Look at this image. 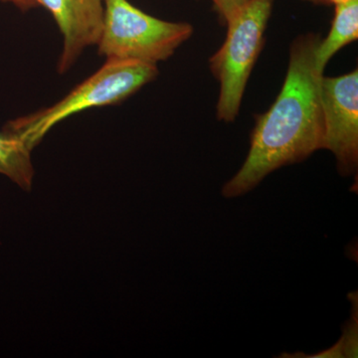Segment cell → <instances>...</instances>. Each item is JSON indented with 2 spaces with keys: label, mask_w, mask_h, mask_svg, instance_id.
Returning a JSON list of instances; mask_svg holds the SVG:
<instances>
[{
  "label": "cell",
  "mask_w": 358,
  "mask_h": 358,
  "mask_svg": "<svg viewBox=\"0 0 358 358\" xmlns=\"http://www.w3.org/2000/svg\"><path fill=\"white\" fill-rule=\"evenodd\" d=\"M352 298L350 301L352 303V319L345 324V331L341 336L343 343V357H357L358 345V303L357 293H352Z\"/></svg>",
  "instance_id": "obj_9"
},
{
  "label": "cell",
  "mask_w": 358,
  "mask_h": 358,
  "mask_svg": "<svg viewBox=\"0 0 358 358\" xmlns=\"http://www.w3.org/2000/svg\"><path fill=\"white\" fill-rule=\"evenodd\" d=\"M358 38V0H350L336 6L331 28L324 39H320L315 50L317 69L324 73L331 58L346 45Z\"/></svg>",
  "instance_id": "obj_7"
},
{
  "label": "cell",
  "mask_w": 358,
  "mask_h": 358,
  "mask_svg": "<svg viewBox=\"0 0 358 358\" xmlns=\"http://www.w3.org/2000/svg\"><path fill=\"white\" fill-rule=\"evenodd\" d=\"M29 150L22 141L6 131H0V174L7 176L25 190L34 178Z\"/></svg>",
  "instance_id": "obj_8"
},
{
  "label": "cell",
  "mask_w": 358,
  "mask_h": 358,
  "mask_svg": "<svg viewBox=\"0 0 358 358\" xmlns=\"http://www.w3.org/2000/svg\"><path fill=\"white\" fill-rule=\"evenodd\" d=\"M0 1L13 4L14 6L22 11L30 10V9L39 6L38 0H0Z\"/></svg>",
  "instance_id": "obj_11"
},
{
  "label": "cell",
  "mask_w": 358,
  "mask_h": 358,
  "mask_svg": "<svg viewBox=\"0 0 358 358\" xmlns=\"http://www.w3.org/2000/svg\"><path fill=\"white\" fill-rule=\"evenodd\" d=\"M319 35L298 37L289 49L281 92L267 112L257 115L243 166L224 185L222 195L236 199L253 190L280 167L303 162L324 150L320 72L315 63Z\"/></svg>",
  "instance_id": "obj_1"
},
{
  "label": "cell",
  "mask_w": 358,
  "mask_h": 358,
  "mask_svg": "<svg viewBox=\"0 0 358 358\" xmlns=\"http://www.w3.org/2000/svg\"><path fill=\"white\" fill-rule=\"evenodd\" d=\"M324 117V150L333 152L338 173L352 176L358 166V71L322 76L320 86Z\"/></svg>",
  "instance_id": "obj_5"
},
{
  "label": "cell",
  "mask_w": 358,
  "mask_h": 358,
  "mask_svg": "<svg viewBox=\"0 0 358 358\" xmlns=\"http://www.w3.org/2000/svg\"><path fill=\"white\" fill-rule=\"evenodd\" d=\"M157 74V65L108 59L100 69L55 105L7 122L3 131L32 150L59 122L85 110L122 102L152 81Z\"/></svg>",
  "instance_id": "obj_2"
},
{
  "label": "cell",
  "mask_w": 358,
  "mask_h": 358,
  "mask_svg": "<svg viewBox=\"0 0 358 358\" xmlns=\"http://www.w3.org/2000/svg\"><path fill=\"white\" fill-rule=\"evenodd\" d=\"M53 16L63 36L59 74H64L102 32L105 0H38Z\"/></svg>",
  "instance_id": "obj_6"
},
{
  "label": "cell",
  "mask_w": 358,
  "mask_h": 358,
  "mask_svg": "<svg viewBox=\"0 0 358 358\" xmlns=\"http://www.w3.org/2000/svg\"><path fill=\"white\" fill-rule=\"evenodd\" d=\"M303 1L312 2L315 4H324V6H338V4L345 3L350 0H303Z\"/></svg>",
  "instance_id": "obj_12"
},
{
  "label": "cell",
  "mask_w": 358,
  "mask_h": 358,
  "mask_svg": "<svg viewBox=\"0 0 358 358\" xmlns=\"http://www.w3.org/2000/svg\"><path fill=\"white\" fill-rule=\"evenodd\" d=\"M193 34L192 24L148 15L128 0H105L99 54L106 59L157 65L173 55Z\"/></svg>",
  "instance_id": "obj_4"
},
{
  "label": "cell",
  "mask_w": 358,
  "mask_h": 358,
  "mask_svg": "<svg viewBox=\"0 0 358 358\" xmlns=\"http://www.w3.org/2000/svg\"><path fill=\"white\" fill-rule=\"evenodd\" d=\"M275 0H247L226 22L227 35L209 60L220 85L216 114L218 120H236L250 75L264 45V36Z\"/></svg>",
  "instance_id": "obj_3"
},
{
  "label": "cell",
  "mask_w": 358,
  "mask_h": 358,
  "mask_svg": "<svg viewBox=\"0 0 358 358\" xmlns=\"http://www.w3.org/2000/svg\"><path fill=\"white\" fill-rule=\"evenodd\" d=\"M211 1L219 18L226 24L238 9L246 3L247 0H211Z\"/></svg>",
  "instance_id": "obj_10"
}]
</instances>
